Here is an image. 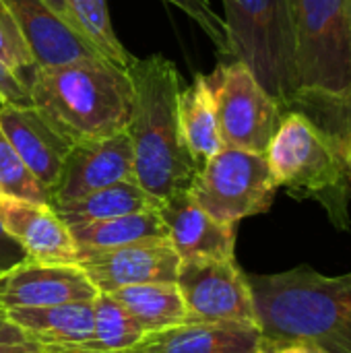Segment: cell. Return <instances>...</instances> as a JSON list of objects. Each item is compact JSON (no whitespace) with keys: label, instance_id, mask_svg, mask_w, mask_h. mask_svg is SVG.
<instances>
[{"label":"cell","instance_id":"52a82bcc","mask_svg":"<svg viewBox=\"0 0 351 353\" xmlns=\"http://www.w3.org/2000/svg\"><path fill=\"white\" fill-rule=\"evenodd\" d=\"M277 190L265 153L234 147H223L205 161L190 186L199 207L228 225L267 213Z\"/></svg>","mask_w":351,"mask_h":353},{"label":"cell","instance_id":"3957f363","mask_svg":"<svg viewBox=\"0 0 351 353\" xmlns=\"http://www.w3.org/2000/svg\"><path fill=\"white\" fill-rule=\"evenodd\" d=\"M263 337L308 339L327 353H351V273L327 277L308 265L250 275Z\"/></svg>","mask_w":351,"mask_h":353},{"label":"cell","instance_id":"ba28073f","mask_svg":"<svg viewBox=\"0 0 351 353\" xmlns=\"http://www.w3.org/2000/svg\"><path fill=\"white\" fill-rule=\"evenodd\" d=\"M207 81L213 93L223 145L265 153L281 124V105L240 60L217 64V68L207 74Z\"/></svg>","mask_w":351,"mask_h":353},{"label":"cell","instance_id":"d6a6232c","mask_svg":"<svg viewBox=\"0 0 351 353\" xmlns=\"http://www.w3.org/2000/svg\"><path fill=\"white\" fill-rule=\"evenodd\" d=\"M8 323V319H6V308L0 304V327H4Z\"/></svg>","mask_w":351,"mask_h":353},{"label":"cell","instance_id":"e575fe53","mask_svg":"<svg viewBox=\"0 0 351 353\" xmlns=\"http://www.w3.org/2000/svg\"><path fill=\"white\" fill-rule=\"evenodd\" d=\"M4 101H6V99H4V95L0 93V103H4Z\"/></svg>","mask_w":351,"mask_h":353},{"label":"cell","instance_id":"30bf717a","mask_svg":"<svg viewBox=\"0 0 351 353\" xmlns=\"http://www.w3.org/2000/svg\"><path fill=\"white\" fill-rule=\"evenodd\" d=\"M77 265L97 294H112L145 283H176L180 259L168 238H153L85 254Z\"/></svg>","mask_w":351,"mask_h":353},{"label":"cell","instance_id":"f546056e","mask_svg":"<svg viewBox=\"0 0 351 353\" xmlns=\"http://www.w3.org/2000/svg\"><path fill=\"white\" fill-rule=\"evenodd\" d=\"M41 350L37 343H33L19 327L12 323H6L0 327V353H27Z\"/></svg>","mask_w":351,"mask_h":353},{"label":"cell","instance_id":"6da1fadb","mask_svg":"<svg viewBox=\"0 0 351 353\" xmlns=\"http://www.w3.org/2000/svg\"><path fill=\"white\" fill-rule=\"evenodd\" d=\"M132 83V114L128 137L132 143L134 182L159 205L190 192L201 165L188 153L178 116L182 77L161 54L132 58L126 66Z\"/></svg>","mask_w":351,"mask_h":353},{"label":"cell","instance_id":"9a60e30c","mask_svg":"<svg viewBox=\"0 0 351 353\" xmlns=\"http://www.w3.org/2000/svg\"><path fill=\"white\" fill-rule=\"evenodd\" d=\"M157 211L166 225L168 240L180 261L234 259L236 225L213 219L199 207L190 192L163 201Z\"/></svg>","mask_w":351,"mask_h":353},{"label":"cell","instance_id":"83f0119b","mask_svg":"<svg viewBox=\"0 0 351 353\" xmlns=\"http://www.w3.org/2000/svg\"><path fill=\"white\" fill-rule=\"evenodd\" d=\"M168 4H174L184 14H188L217 46V50L225 56H230V43H228V31L221 17H217L215 8L209 0H163Z\"/></svg>","mask_w":351,"mask_h":353},{"label":"cell","instance_id":"8992f818","mask_svg":"<svg viewBox=\"0 0 351 353\" xmlns=\"http://www.w3.org/2000/svg\"><path fill=\"white\" fill-rule=\"evenodd\" d=\"M292 29L296 97L348 93L351 89L348 0H292Z\"/></svg>","mask_w":351,"mask_h":353},{"label":"cell","instance_id":"4fadbf2b","mask_svg":"<svg viewBox=\"0 0 351 353\" xmlns=\"http://www.w3.org/2000/svg\"><path fill=\"white\" fill-rule=\"evenodd\" d=\"M0 130L31 176L50 194L58 184L72 145L39 114L35 105L12 101L0 103Z\"/></svg>","mask_w":351,"mask_h":353},{"label":"cell","instance_id":"ffe728a7","mask_svg":"<svg viewBox=\"0 0 351 353\" xmlns=\"http://www.w3.org/2000/svg\"><path fill=\"white\" fill-rule=\"evenodd\" d=\"M157 207L159 203L153 196H149L134 180L118 182V184L99 188L95 192H89L81 199L52 205V209L68 228L103 221V219H112V217H120L128 213L149 211Z\"/></svg>","mask_w":351,"mask_h":353},{"label":"cell","instance_id":"44dd1931","mask_svg":"<svg viewBox=\"0 0 351 353\" xmlns=\"http://www.w3.org/2000/svg\"><path fill=\"white\" fill-rule=\"evenodd\" d=\"M70 234H72L79 259L91 252L112 250V248H120V246L143 242V240L168 238L166 225L157 209L128 213V215H120V217H112L103 221L85 223V225H74L70 228Z\"/></svg>","mask_w":351,"mask_h":353},{"label":"cell","instance_id":"603a6c76","mask_svg":"<svg viewBox=\"0 0 351 353\" xmlns=\"http://www.w3.org/2000/svg\"><path fill=\"white\" fill-rule=\"evenodd\" d=\"M93 335L87 343L74 347H41L46 353H122L143 339V329L110 296L93 298Z\"/></svg>","mask_w":351,"mask_h":353},{"label":"cell","instance_id":"d590c367","mask_svg":"<svg viewBox=\"0 0 351 353\" xmlns=\"http://www.w3.org/2000/svg\"><path fill=\"white\" fill-rule=\"evenodd\" d=\"M348 8H350V19H351V0H348Z\"/></svg>","mask_w":351,"mask_h":353},{"label":"cell","instance_id":"cb8c5ba5","mask_svg":"<svg viewBox=\"0 0 351 353\" xmlns=\"http://www.w3.org/2000/svg\"><path fill=\"white\" fill-rule=\"evenodd\" d=\"M292 110L302 112L331 141L351 182V89L343 95H302Z\"/></svg>","mask_w":351,"mask_h":353},{"label":"cell","instance_id":"4dcf8cb0","mask_svg":"<svg viewBox=\"0 0 351 353\" xmlns=\"http://www.w3.org/2000/svg\"><path fill=\"white\" fill-rule=\"evenodd\" d=\"M0 93L4 95L6 101L21 103V105H31L29 89L4 64H0Z\"/></svg>","mask_w":351,"mask_h":353},{"label":"cell","instance_id":"7a4b0ae2","mask_svg":"<svg viewBox=\"0 0 351 353\" xmlns=\"http://www.w3.org/2000/svg\"><path fill=\"white\" fill-rule=\"evenodd\" d=\"M29 95L31 105L74 145L126 130L134 91L126 68L106 58H93L37 66Z\"/></svg>","mask_w":351,"mask_h":353},{"label":"cell","instance_id":"2e32d148","mask_svg":"<svg viewBox=\"0 0 351 353\" xmlns=\"http://www.w3.org/2000/svg\"><path fill=\"white\" fill-rule=\"evenodd\" d=\"M0 6L19 25L37 66L103 58L89 39L64 23L43 0H0Z\"/></svg>","mask_w":351,"mask_h":353},{"label":"cell","instance_id":"8fae6325","mask_svg":"<svg viewBox=\"0 0 351 353\" xmlns=\"http://www.w3.org/2000/svg\"><path fill=\"white\" fill-rule=\"evenodd\" d=\"M134 180L132 143L126 130L97 141L74 143L66 155L50 205L81 199L99 188Z\"/></svg>","mask_w":351,"mask_h":353},{"label":"cell","instance_id":"d4e9b609","mask_svg":"<svg viewBox=\"0 0 351 353\" xmlns=\"http://www.w3.org/2000/svg\"><path fill=\"white\" fill-rule=\"evenodd\" d=\"M68 6L81 35L89 39L103 58L122 68H126L132 62L134 56L128 54V50L114 33L108 0H68Z\"/></svg>","mask_w":351,"mask_h":353},{"label":"cell","instance_id":"277c9868","mask_svg":"<svg viewBox=\"0 0 351 353\" xmlns=\"http://www.w3.org/2000/svg\"><path fill=\"white\" fill-rule=\"evenodd\" d=\"M277 188L300 201H314L331 223L350 230L351 182L331 141L302 112L290 110L265 151Z\"/></svg>","mask_w":351,"mask_h":353},{"label":"cell","instance_id":"484cf974","mask_svg":"<svg viewBox=\"0 0 351 353\" xmlns=\"http://www.w3.org/2000/svg\"><path fill=\"white\" fill-rule=\"evenodd\" d=\"M0 194L33 201V203H48L50 194L39 186V182L31 176L25 168L4 132L0 130Z\"/></svg>","mask_w":351,"mask_h":353},{"label":"cell","instance_id":"9c48e42d","mask_svg":"<svg viewBox=\"0 0 351 353\" xmlns=\"http://www.w3.org/2000/svg\"><path fill=\"white\" fill-rule=\"evenodd\" d=\"M176 285L186 306V323L257 325L248 275L236 259L180 261Z\"/></svg>","mask_w":351,"mask_h":353},{"label":"cell","instance_id":"d6986e66","mask_svg":"<svg viewBox=\"0 0 351 353\" xmlns=\"http://www.w3.org/2000/svg\"><path fill=\"white\" fill-rule=\"evenodd\" d=\"M178 116L184 145L199 165L209 161L225 147L219 134L215 101L207 74H197L188 87H182Z\"/></svg>","mask_w":351,"mask_h":353},{"label":"cell","instance_id":"f1b7e54d","mask_svg":"<svg viewBox=\"0 0 351 353\" xmlns=\"http://www.w3.org/2000/svg\"><path fill=\"white\" fill-rule=\"evenodd\" d=\"M252 353H327L308 339H285V337H263Z\"/></svg>","mask_w":351,"mask_h":353},{"label":"cell","instance_id":"7402d4cb","mask_svg":"<svg viewBox=\"0 0 351 353\" xmlns=\"http://www.w3.org/2000/svg\"><path fill=\"white\" fill-rule=\"evenodd\" d=\"M143 329L157 333L186 323V306L176 283H145L110 294Z\"/></svg>","mask_w":351,"mask_h":353},{"label":"cell","instance_id":"5b68a950","mask_svg":"<svg viewBox=\"0 0 351 353\" xmlns=\"http://www.w3.org/2000/svg\"><path fill=\"white\" fill-rule=\"evenodd\" d=\"M230 56L290 112L296 97L292 0H223Z\"/></svg>","mask_w":351,"mask_h":353},{"label":"cell","instance_id":"5bb4252c","mask_svg":"<svg viewBox=\"0 0 351 353\" xmlns=\"http://www.w3.org/2000/svg\"><path fill=\"white\" fill-rule=\"evenodd\" d=\"M0 223L25 250L29 261L46 265H77L70 228L48 203H33L0 194Z\"/></svg>","mask_w":351,"mask_h":353},{"label":"cell","instance_id":"e0dca14e","mask_svg":"<svg viewBox=\"0 0 351 353\" xmlns=\"http://www.w3.org/2000/svg\"><path fill=\"white\" fill-rule=\"evenodd\" d=\"M261 339L254 325L184 323L157 333H145L122 353H252Z\"/></svg>","mask_w":351,"mask_h":353},{"label":"cell","instance_id":"4316f807","mask_svg":"<svg viewBox=\"0 0 351 353\" xmlns=\"http://www.w3.org/2000/svg\"><path fill=\"white\" fill-rule=\"evenodd\" d=\"M0 64H4L27 89L37 62L14 19L0 6Z\"/></svg>","mask_w":351,"mask_h":353},{"label":"cell","instance_id":"1f68e13d","mask_svg":"<svg viewBox=\"0 0 351 353\" xmlns=\"http://www.w3.org/2000/svg\"><path fill=\"white\" fill-rule=\"evenodd\" d=\"M27 259L25 250L4 232L2 223H0V273L12 269L14 265L23 263Z\"/></svg>","mask_w":351,"mask_h":353},{"label":"cell","instance_id":"836d02e7","mask_svg":"<svg viewBox=\"0 0 351 353\" xmlns=\"http://www.w3.org/2000/svg\"><path fill=\"white\" fill-rule=\"evenodd\" d=\"M27 353H46L43 350H35V352H27Z\"/></svg>","mask_w":351,"mask_h":353},{"label":"cell","instance_id":"7c38bea8","mask_svg":"<svg viewBox=\"0 0 351 353\" xmlns=\"http://www.w3.org/2000/svg\"><path fill=\"white\" fill-rule=\"evenodd\" d=\"M97 290L79 265H46L25 259L0 273V304L6 310L93 302Z\"/></svg>","mask_w":351,"mask_h":353},{"label":"cell","instance_id":"ac0fdd59","mask_svg":"<svg viewBox=\"0 0 351 353\" xmlns=\"http://www.w3.org/2000/svg\"><path fill=\"white\" fill-rule=\"evenodd\" d=\"M6 319L39 347H74L87 343L93 335L91 302L14 308L6 310Z\"/></svg>","mask_w":351,"mask_h":353}]
</instances>
